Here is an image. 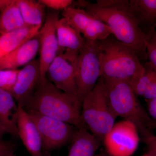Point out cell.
<instances>
[{"instance_id": "603a6c76", "label": "cell", "mask_w": 156, "mask_h": 156, "mask_svg": "<svg viewBox=\"0 0 156 156\" xmlns=\"http://www.w3.org/2000/svg\"><path fill=\"white\" fill-rule=\"evenodd\" d=\"M19 71L20 69L0 70V89L11 93Z\"/></svg>"}, {"instance_id": "8d00e7d4", "label": "cell", "mask_w": 156, "mask_h": 156, "mask_svg": "<svg viewBox=\"0 0 156 156\" xmlns=\"http://www.w3.org/2000/svg\"><path fill=\"white\" fill-rule=\"evenodd\" d=\"M0 35H1V34H0Z\"/></svg>"}, {"instance_id": "5b68a950", "label": "cell", "mask_w": 156, "mask_h": 156, "mask_svg": "<svg viewBox=\"0 0 156 156\" xmlns=\"http://www.w3.org/2000/svg\"><path fill=\"white\" fill-rule=\"evenodd\" d=\"M81 115L88 130L101 141L115 124L117 117L111 105L102 77L83 99Z\"/></svg>"}, {"instance_id": "5bb4252c", "label": "cell", "mask_w": 156, "mask_h": 156, "mask_svg": "<svg viewBox=\"0 0 156 156\" xmlns=\"http://www.w3.org/2000/svg\"><path fill=\"white\" fill-rule=\"evenodd\" d=\"M38 32L30 40L0 59V70L19 69L33 60L40 49Z\"/></svg>"}, {"instance_id": "d4e9b609", "label": "cell", "mask_w": 156, "mask_h": 156, "mask_svg": "<svg viewBox=\"0 0 156 156\" xmlns=\"http://www.w3.org/2000/svg\"><path fill=\"white\" fill-rule=\"evenodd\" d=\"M147 58L148 59L147 66L156 72V44L148 42L147 45Z\"/></svg>"}, {"instance_id": "ba28073f", "label": "cell", "mask_w": 156, "mask_h": 156, "mask_svg": "<svg viewBox=\"0 0 156 156\" xmlns=\"http://www.w3.org/2000/svg\"><path fill=\"white\" fill-rule=\"evenodd\" d=\"M79 53V51L72 50L58 53L46 73L48 80L58 89L77 97L76 75Z\"/></svg>"}, {"instance_id": "7402d4cb", "label": "cell", "mask_w": 156, "mask_h": 156, "mask_svg": "<svg viewBox=\"0 0 156 156\" xmlns=\"http://www.w3.org/2000/svg\"><path fill=\"white\" fill-rule=\"evenodd\" d=\"M145 68L144 74L136 83L131 87L137 96L143 97L149 87L156 78V71L147 66Z\"/></svg>"}, {"instance_id": "8fae6325", "label": "cell", "mask_w": 156, "mask_h": 156, "mask_svg": "<svg viewBox=\"0 0 156 156\" xmlns=\"http://www.w3.org/2000/svg\"><path fill=\"white\" fill-rule=\"evenodd\" d=\"M59 18L58 13L50 12L47 16L44 24L38 32L41 79L46 77L48 67L58 55V46L56 25Z\"/></svg>"}, {"instance_id": "e575fe53", "label": "cell", "mask_w": 156, "mask_h": 156, "mask_svg": "<svg viewBox=\"0 0 156 156\" xmlns=\"http://www.w3.org/2000/svg\"><path fill=\"white\" fill-rule=\"evenodd\" d=\"M3 56H4V55H3V53H2L1 50H0V59H1V58H2Z\"/></svg>"}, {"instance_id": "f1b7e54d", "label": "cell", "mask_w": 156, "mask_h": 156, "mask_svg": "<svg viewBox=\"0 0 156 156\" xmlns=\"http://www.w3.org/2000/svg\"><path fill=\"white\" fill-rule=\"evenodd\" d=\"M143 97L145 100L156 98V78L149 87Z\"/></svg>"}, {"instance_id": "ffe728a7", "label": "cell", "mask_w": 156, "mask_h": 156, "mask_svg": "<svg viewBox=\"0 0 156 156\" xmlns=\"http://www.w3.org/2000/svg\"><path fill=\"white\" fill-rule=\"evenodd\" d=\"M26 25L41 26L44 21L45 6L38 1L17 0Z\"/></svg>"}, {"instance_id": "4316f807", "label": "cell", "mask_w": 156, "mask_h": 156, "mask_svg": "<svg viewBox=\"0 0 156 156\" xmlns=\"http://www.w3.org/2000/svg\"><path fill=\"white\" fill-rule=\"evenodd\" d=\"M142 139L147 147V152L153 156H156V136L153 133Z\"/></svg>"}, {"instance_id": "836d02e7", "label": "cell", "mask_w": 156, "mask_h": 156, "mask_svg": "<svg viewBox=\"0 0 156 156\" xmlns=\"http://www.w3.org/2000/svg\"><path fill=\"white\" fill-rule=\"evenodd\" d=\"M141 156H153L151 154H150L149 153H147L144 154L143 155H142Z\"/></svg>"}, {"instance_id": "52a82bcc", "label": "cell", "mask_w": 156, "mask_h": 156, "mask_svg": "<svg viewBox=\"0 0 156 156\" xmlns=\"http://www.w3.org/2000/svg\"><path fill=\"white\" fill-rule=\"evenodd\" d=\"M27 111L38 130L43 151L54 150L71 142L77 130L72 125L60 120L32 111Z\"/></svg>"}, {"instance_id": "e0dca14e", "label": "cell", "mask_w": 156, "mask_h": 156, "mask_svg": "<svg viewBox=\"0 0 156 156\" xmlns=\"http://www.w3.org/2000/svg\"><path fill=\"white\" fill-rule=\"evenodd\" d=\"M56 28L58 53L66 50L80 52L85 44V39L83 36L63 17L57 20Z\"/></svg>"}, {"instance_id": "6da1fadb", "label": "cell", "mask_w": 156, "mask_h": 156, "mask_svg": "<svg viewBox=\"0 0 156 156\" xmlns=\"http://www.w3.org/2000/svg\"><path fill=\"white\" fill-rule=\"evenodd\" d=\"M78 5L107 25L112 35L134 49L139 58H147V37L132 13L128 0H97L95 3L80 1Z\"/></svg>"}, {"instance_id": "83f0119b", "label": "cell", "mask_w": 156, "mask_h": 156, "mask_svg": "<svg viewBox=\"0 0 156 156\" xmlns=\"http://www.w3.org/2000/svg\"><path fill=\"white\" fill-rule=\"evenodd\" d=\"M146 101L147 104L148 114L156 123V98L146 100Z\"/></svg>"}, {"instance_id": "ac0fdd59", "label": "cell", "mask_w": 156, "mask_h": 156, "mask_svg": "<svg viewBox=\"0 0 156 156\" xmlns=\"http://www.w3.org/2000/svg\"><path fill=\"white\" fill-rule=\"evenodd\" d=\"M101 141L88 129H77L71 141L68 156H95Z\"/></svg>"}, {"instance_id": "8992f818", "label": "cell", "mask_w": 156, "mask_h": 156, "mask_svg": "<svg viewBox=\"0 0 156 156\" xmlns=\"http://www.w3.org/2000/svg\"><path fill=\"white\" fill-rule=\"evenodd\" d=\"M77 95L83 101L101 77L100 50L98 41L85 39L79 52L76 63Z\"/></svg>"}, {"instance_id": "d6986e66", "label": "cell", "mask_w": 156, "mask_h": 156, "mask_svg": "<svg viewBox=\"0 0 156 156\" xmlns=\"http://www.w3.org/2000/svg\"><path fill=\"white\" fill-rule=\"evenodd\" d=\"M41 27L25 26L16 30L1 35L0 50L4 56L30 40L37 34Z\"/></svg>"}, {"instance_id": "9c48e42d", "label": "cell", "mask_w": 156, "mask_h": 156, "mask_svg": "<svg viewBox=\"0 0 156 156\" xmlns=\"http://www.w3.org/2000/svg\"><path fill=\"white\" fill-rule=\"evenodd\" d=\"M139 135L136 126L124 120L115 123L102 141L109 156H131L138 147Z\"/></svg>"}, {"instance_id": "2e32d148", "label": "cell", "mask_w": 156, "mask_h": 156, "mask_svg": "<svg viewBox=\"0 0 156 156\" xmlns=\"http://www.w3.org/2000/svg\"><path fill=\"white\" fill-rule=\"evenodd\" d=\"M19 106L10 92L0 89V123L7 134L18 137Z\"/></svg>"}, {"instance_id": "4dcf8cb0", "label": "cell", "mask_w": 156, "mask_h": 156, "mask_svg": "<svg viewBox=\"0 0 156 156\" xmlns=\"http://www.w3.org/2000/svg\"><path fill=\"white\" fill-rule=\"evenodd\" d=\"M12 1L13 0H0V13L9 5Z\"/></svg>"}, {"instance_id": "484cf974", "label": "cell", "mask_w": 156, "mask_h": 156, "mask_svg": "<svg viewBox=\"0 0 156 156\" xmlns=\"http://www.w3.org/2000/svg\"><path fill=\"white\" fill-rule=\"evenodd\" d=\"M15 146L13 143L0 139V156H8L14 154Z\"/></svg>"}, {"instance_id": "7a4b0ae2", "label": "cell", "mask_w": 156, "mask_h": 156, "mask_svg": "<svg viewBox=\"0 0 156 156\" xmlns=\"http://www.w3.org/2000/svg\"><path fill=\"white\" fill-rule=\"evenodd\" d=\"M82 103L77 96L61 91L46 76L40 79L33 95L24 108L26 110L60 120L78 129H88L82 118Z\"/></svg>"}, {"instance_id": "f546056e", "label": "cell", "mask_w": 156, "mask_h": 156, "mask_svg": "<svg viewBox=\"0 0 156 156\" xmlns=\"http://www.w3.org/2000/svg\"><path fill=\"white\" fill-rule=\"evenodd\" d=\"M148 42L151 44H156V30L147 36Z\"/></svg>"}, {"instance_id": "44dd1931", "label": "cell", "mask_w": 156, "mask_h": 156, "mask_svg": "<svg viewBox=\"0 0 156 156\" xmlns=\"http://www.w3.org/2000/svg\"><path fill=\"white\" fill-rule=\"evenodd\" d=\"M17 0L12 2L0 13V34L7 33L25 26Z\"/></svg>"}, {"instance_id": "277c9868", "label": "cell", "mask_w": 156, "mask_h": 156, "mask_svg": "<svg viewBox=\"0 0 156 156\" xmlns=\"http://www.w3.org/2000/svg\"><path fill=\"white\" fill-rule=\"evenodd\" d=\"M103 80L111 105L117 117L133 123L142 139L153 134L156 123L141 105L130 83L124 80L104 78Z\"/></svg>"}, {"instance_id": "cb8c5ba5", "label": "cell", "mask_w": 156, "mask_h": 156, "mask_svg": "<svg viewBox=\"0 0 156 156\" xmlns=\"http://www.w3.org/2000/svg\"><path fill=\"white\" fill-rule=\"evenodd\" d=\"M45 7L55 11L64 10L69 7L73 6L74 1L72 0H39Z\"/></svg>"}, {"instance_id": "d6a6232c", "label": "cell", "mask_w": 156, "mask_h": 156, "mask_svg": "<svg viewBox=\"0 0 156 156\" xmlns=\"http://www.w3.org/2000/svg\"><path fill=\"white\" fill-rule=\"evenodd\" d=\"M95 156H109L108 154L105 152H101L100 153L95 155Z\"/></svg>"}, {"instance_id": "d590c367", "label": "cell", "mask_w": 156, "mask_h": 156, "mask_svg": "<svg viewBox=\"0 0 156 156\" xmlns=\"http://www.w3.org/2000/svg\"><path fill=\"white\" fill-rule=\"evenodd\" d=\"M8 156H15V155L14 154H13L10 155H9Z\"/></svg>"}, {"instance_id": "30bf717a", "label": "cell", "mask_w": 156, "mask_h": 156, "mask_svg": "<svg viewBox=\"0 0 156 156\" xmlns=\"http://www.w3.org/2000/svg\"><path fill=\"white\" fill-rule=\"evenodd\" d=\"M62 15L86 40L100 41L112 35L107 25L84 9L71 6L63 10Z\"/></svg>"}, {"instance_id": "3957f363", "label": "cell", "mask_w": 156, "mask_h": 156, "mask_svg": "<svg viewBox=\"0 0 156 156\" xmlns=\"http://www.w3.org/2000/svg\"><path fill=\"white\" fill-rule=\"evenodd\" d=\"M98 42L101 77L124 80L131 87L134 86L145 70L134 49L118 41L112 35Z\"/></svg>"}, {"instance_id": "1f68e13d", "label": "cell", "mask_w": 156, "mask_h": 156, "mask_svg": "<svg viewBox=\"0 0 156 156\" xmlns=\"http://www.w3.org/2000/svg\"><path fill=\"white\" fill-rule=\"evenodd\" d=\"M6 134H7V132L0 123V139H2L3 136Z\"/></svg>"}, {"instance_id": "4fadbf2b", "label": "cell", "mask_w": 156, "mask_h": 156, "mask_svg": "<svg viewBox=\"0 0 156 156\" xmlns=\"http://www.w3.org/2000/svg\"><path fill=\"white\" fill-rule=\"evenodd\" d=\"M18 106V137L31 156H43L42 140L37 128L24 108Z\"/></svg>"}, {"instance_id": "9a60e30c", "label": "cell", "mask_w": 156, "mask_h": 156, "mask_svg": "<svg viewBox=\"0 0 156 156\" xmlns=\"http://www.w3.org/2000/svg\"><path fill=\"white\" fill-rule=\"evenodd\" d=\"M143 31L147 36L156 30V0H128Z\"/></svg>"}, {"instance_id": "7c38bea8", "label": "cell", "mask_w": 156, "mask_h": 156, "mask_svg": "<svg viewBox=\"0 0 156 156\" xmlns=\"http://www.w3.org/2000/svg\"><path fill=\"white\" fill-rule=\"evenodd\" d=\"M41 79L39 59H34L20 69L11 94L18 105L24 107L33 95Z\"/></svg>"}]
</instances>
